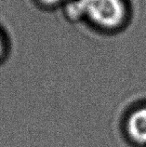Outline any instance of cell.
Instances as JSON below:
<instances>
[{"label":"cell","instance_id":"cell-1","mask_svg":"<svg viewBox=\"0 0 146 147\" xmlns=\"http://www.w3.org/2000/svg\"><path fill=\"white\" fill-rule=\"evenodd\" d=\"M61 9L66 20L109 34L124 30L132 17L129 0H67Z\"/></svg>","mask_w":146,"mask_h":147},{"label":"cell","instance_id":"cell-2","mask_svg":"<svg viewBox=\"0 0 146 147\" xmlns=\"http://www.w3.org/2000/svg\"><path fill=\"white\" fill-rule=\"evenodd\" d=\"M126 132L131 140L146 145V105L136 108L126 119Z\"/></svg>","mask_w":146,"mask_h":147},{"label":"cell","instance_id":"cell-3","mask_svg":"<svg viewBox=\"0 0 146 147\" xmlns=\"http://www.w3.org/2000/svg\"><path fill=\"white\" fill-rule=\"evenodd\" d=\"M67 0H37V2L41 6L47 9H57V7H63V6L66 3Z\"/></svg>","mask_w":146,"mask_h":147},{"label":"cell","instance_id":"cell-4","mask_svg":"<svg viewBox=\"0 0 146 147\" xmlns=\"http://www.w3.org/2000/svg\"><path fill=\"white\" fill-rule=\"evenodd\" d=\"M4 52H5V41H4L2 34H0V58L3 56Z\"/></svg>","mask_w":146,"mask_h":147}]
</instances>
